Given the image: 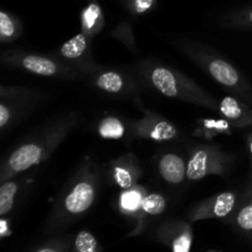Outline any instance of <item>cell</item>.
Returning a JSON list of instances; mask_svg holds the SVG:
<instances>
[{"label": "cell", "mask_w": 252, "mask_h": 252, "mask_svg": "<svg viewBox=\"0 0 252 252\" xmlns=\"http://www.w3.org/2000/svg\"><path fill=\"white\" fill-rule=\"evenodd\" d=\"M122 207L128 211H134L138 207L142 206V197L138 192H126L122 196Z\"/></svg>", "instance_id": "cell-16"}, {"label": "cell", "mask_w": 252, "mask_h": 252, "mask_svg": "<svg viewBox=\"0 0 252 252\" xmlns=\"http://www.w3.org/2000/svg\"><path fill=\"white\" fill-rule=\"evenodd\" d=\"M76 250L79 252H96L97 248V243H96L95 238L91 235L88 231H81L75 240Z\"/></svg>", "instance_id": "cell-14"}, {"label": "cell", "mask_w": 252, "mask_h": 252, "mask_svg": "<svg viewBox=\"0 0 252 252\" xmlns=\"http://www.w3.org/2000/svg\"><path fill=\"white\" fill-rule=\"evenodd\" d=\"M25 68L30 71L39 74V75H53L57 70L56 64L52 61L47 58H42V57L37 56H29L22 61Z\"/></svg>", "instance_id": "cell-6"}, {"label": "cell", "mask_w": 252, "mask_h": 252, "mask_svg": "<svg viewBox=\"0 0 252 252\" xmlns=\"http://www.w3.org/2000/svg\"><path fill=\"white\" fill-rule=\"evenodd\" d=\"M94 189L86 182L76 185L65 199V208L70 213L79 214L89 209L94 202Z\"/></svg>", "instance_id": "cell-1"}, {"label": "cell", "mask_w": 252, "mask_h": 252, "mask_svg": "<svg viewBox=\"0 0 252 252\" xmlns=\"http://www.w3.org/2000/svg\"><path fill=\"white\" fill-rule=\"evenodd\" d=\"M235 204V196L230 192H224L219 194L214 204V214L217 217H225L230 213Z\"/></svg>", "instance_id": "cell-11"}, {"label": "cell", "mask_w": 252, "mask_h": 252, "mask_svg": "<svg viewBox=\"0 0 252 252\" xmlns=\"http://www.w3.org/2000/svg\"><path fill=\"white\" fill-rule=\"evenodd\" d=\"M220 110L226 117L231 118V120H236L241 116L243 111H241L240 105L238 103V101L233 97H225L221 101Z\"/></svg>", "instance_id": "cell-15"}, {"label": "cell", "mask_w": 252, "mask_h": 252, "mask_svg": "<svg viewBox=\"0 0 252 252\" xmlns=\"http://www.w3.org/2000/svg\"><path fill=\"white\" fill-rule=\"evenodd\" d=\"M207 171V153L201 150L197 153L189 162L187 176L191 180H199L206 176Z\"/></svg>", "instance_id": "cell-7"}, {"label": "cell", "mask_w": 252, "mask_h": 252, "mask_svg": "<svg viewBox=\"0 0 252 252\" xmlns=\"http://www.w3.org/2000/svg\"><path fill=\"white\" fill-rule=\"evenodd\" d=\"M125 133V127L122 123L117 120V118H106L101 122L100 126V134L103 138H113V139H118Z\"/></svg>", "instance_id": "cell-9"}, {"label": "cell", "mask_w": 252, "mask_h": 252, "mask_svg": "<svg viewBox=\"0 0 252 252\" xmlns=\"http://www.w3.org/2000/svg\"><path fill=\"white\" fill-rule=\"evenodd\" d=\"M17 191V186L12 182L4 184L0 189V214L5 216L9 213L14 203V197Z\"/></svg>", "instance_id": "cell-10"}, {"label": "cell", "mask_w": 252, "mask_h": 252, "mask_svg": "<svg viewBox=\"0 0 252 252\" xmlns=\"http://www.w3.org/2000/svg\"><path fill=\"white\" fill-rule=\"evenodd\" d=\"M86 48V38L84 34H76L71 39H69L66 43L63 44L61 52L65 58H78L83 54Z\"/></svg>", "instance_id": "cell-8"}, {"label": "cell", "mask_w": 252, "mask_h": 252, "mask_svg": "<svg viewBox=\"0 0 252 252\" xmlns=\"http://www.w3.org/2000/svg\"><path fill=\"white\" fill-rule=\"evenodd\" d=\"M238 224L244 230H252V203L241 209L238 216Z\"/></svg>", "instance_id": "cell-18"}, {"label": "cell", "mask_w": 252, "mask_h": 252, "mask_svg": "<svg viewBox=\"0 0 252 252\" xmlns=\"http://www.w3.org/2000/svg\"><path fill=\"white\" fill-rule=\"evenodd\" d=\"M248 19H249V21L252 22V10H251L250 12H249V15H248Z\"/></svg>", "instance_id": "cell-25"}, {"label": "cell", "mask_w": 252, "mask_h": 252, "mask_svg": "<svg viewBox=\"0 0 252 252\" xmlns=\"http://www.w3.org/2000/svg\"><path fill=\"white\" fill-rule=\"evenodd\" d=\"M10 118V112L4 105H0V127H4Z\"/></svg>", "instance_id": "cell-23"}, {"label": "cell", "mask_w": 252, "mask_h": 252, "mask_svg": "<svg viewBox=\"0 0 252 252\" xmlns=\"http://www.w3.org/2000/svg\"><path fill=\"white\" fill-rule=\"evenodd\" d=\"M153 83L154 85L161 91L164 95L169 96V97H174L177 95V88H176V80L175 76L170 70L165 68H158L153 71Z\"/></svg>", "instance_id": "cell-5"}, {"label": "cell", "mask_w": 252, "mask_h": 252, "mask_svg": "<svg viewBox=\"0 0 252 252\" xmlns=\"http://www.w3.org/2000/svg\"><path fill=\"white\" fill-rule=\"evenodd\" d=\"M115 174L116 181L118 182V185H120L121 187L128 189V187L132 186V177H130L129 172H128L127 170L122 169V167H116Z\"/></svg>", "instance_id": "cell-20"}, {"label": "cell", "mask_w": 252, "mask_h": 252, "mask_svg": "<svg viewBox=\"0 0 252 252\" xmlns=\"http://www.w3.org/2000/svg\"><path fill=\"white\" fill-rule=\"evenodd\" d=\"M122 78L116 73H106L97 80V86L108 93H118L122 89Z\"/></svg>", "instance_id": "cell-12"}, {"label": "cell", "mask_w": 252, "mask_h": 252, "mask_svg": "<svg viewBox=\"0 0 252 252\" xmlns=\"http://www.w3.org/2000/svg\"><path fill=\"white\" fill-rule=\"evenodd\" d=\"M98 16H100V7L96 4L89 5L83 14L84 25H85L88 29H91V27L95 25V22L97 21Z\"/></svg>", "instance_id": "cell-17"}, {"label": "cell", "mask_w": 252, "mask_h": 252, "mask_svg": "<svg viewBox=\"0 0 252 252\" xmlns=\"http://www.w3.org/2000/svg\"><path fill=\"white\" fill-rule=\"evenodd\" d=\"M42 150L34 144H26L19 148L14 154L10 157L9 165L14 171H24L32 165L37 164L41 159Z\"/></svg>", "instance_id": "cell-2"}, {"label": "cell", "mask_w": 252, "mask_h": 252, "mask_svg": "<svg viewBox=\"0 0 252 252\" xmlns=\"http://www.w3.org/2000/svg\"><path fill=\"white\" fill-rule=\"evenodd\" d=\"M38 252H57V251L52 250V249H43V250H39Z\"/></svg>", "instance_id": "cell-24"}, {"label": "cell", "mask_w": 252, "mask_h": 252, "mask_svg": "<svg viewBox=\"0 0 252 252\" xmlns=\"http://www.w3.org/2000/svg\"><path fill=\"white\" fill-rule=\"evenodd\" d=\"M159 170L165 181L170 184H180L186 175V167L181 158L174 154H167L160 160Z\"/></svg>", "instance_id": "cell-3"}, {"label": "cell", "mask_w": 252, "mask_h": 252, "mask_svg": "<svg viewBox=\"0 0 252 252\" xmlns=\"http://www.w3.org/2000/svg\"><path fill=\"white\" fill-rule=\"evenodd\" d=\"M154 2L155 0H133V7H134L135 12L143 14V12L148 11Z\"/></svg>", "instance_id": "cell-22"}, {"label": "cell", "mask_w": 252, "mask_h": 252, "mask_svg": "<svg viewBox=\"0 0 252 252\" xmlns=\"http://www.w3.org/2000/svg\"><path fill=\"white\" fill-rule=\"evenodd\" d=\"M191 248V236L189 234H182L174 241V252H189Z\"/></svg>", "instance_id": "cell-21"}, {"label": "cell", "mask_w": 252, "mask_h": 252, "mask_svg": "<svg viewBox=\"0 0 252 252\" xmlns=\"http://www.w3.org/2000/svg\"><path fill=\"white\" fill-rule=\"evenodd\" d=\"M15 31L14 22H12L11 17L6 14V12H0V33L2 37H10L12 36Z\"/></svg>", "instance_id": "cell-19"}, {"label": "cell", "mask_w": 252, "mask_h": 252, "mask_svg": "<svg viewBox=\"0 0 252 252\" xmlns=\"http://www.w3.org/2000/svg\"><path fill=\"white\" fill-rule=\"evenodd\" d=\"M250 150H251V153H252V142H251V145H250Z\"/></svg>", "instance_id": "cell-26"}, {"label": "cell", "mask_w": 252, "mask_h": 252, "mask_svg": "<svg viewBox=\"0 0 252 252\" xmlns=\"http://www.w3.org/2000/svg\"><path fill=\"white\" fill-rule=\"evenodd\" d=\"M212 76L219 83L226 86H234L239 81V75L235 69L224 61H214L209 65Z\"/></svg>", "instance_id": "cell-4"}, {"label": "cell", "mask_w": 252, "mask_h": 252, "mask_svg": "<svg viewBox=\"0 0 252 252\" xmlns=\"http://www.w3.org/2000/svg\"><path fill=\"white\" fill-rule=\"evenodd\" d=\"M165 199L162 198L160 194H150L147 198H144L142 201V207L147 213L153 214V216H157L164 212L165 209Z\"/></svg>", "instance_id": "cell-13"}]
</instances>
